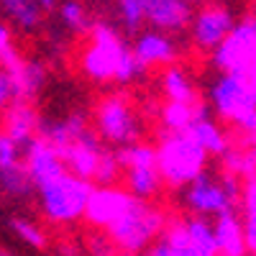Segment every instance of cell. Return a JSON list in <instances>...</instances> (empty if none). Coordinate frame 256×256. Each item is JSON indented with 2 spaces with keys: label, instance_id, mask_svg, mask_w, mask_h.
<instances>
[{
  "label": "cell",
  "instance_id": "cell-1",
  "mask_svg": "<svg viewBox=\"0 0 256 256\" xmlns=\"http://www.w3.org/2000/svg\"><path fill=\"white\" fill-rule=\"evenodd\" d=\"M84 216L95 226L105 228L123 254H141L164 228V212L159 208L118 187L92 190Z\"/></svg>",
  "mask_w": 256,
  "mask_h": 256
},
{
  "label": "cell",
  "instance_id": "cell-18",
  "mask_svg": "<svg viewBox=\"0 0 256 256\" xmlns=\"http://www.w3.org/2000/svg\"><path fill=\"white\" fill-rule=\"evenodd\" d=\"M20 84L13 74V70H8L6 64L0 67V110L8 108V105H16V100H20Z\"/></svg>",
  "mask_w": 256,
  "mask_h": 256
},
{
  "label": "cell",
  "instance_id": "cell-8",
  "mask_svg": "<svg viewBox=\"0 0 256 256\" xmlns=\"http://www.w3.org/2000/svg\"><path fill=\"white\" fill-rule=\"evenodd\" d=\"M56 152H59L64 166H67L70 172H74L77 177L88 180V182L92 184V174H95V169H98L102 154L108 152V148L100 144L98 134H92L90 128H82V131H80L70 144L59 146Z\"/></svg>",
  "mask_w": 256,
  "mask_h": 256
},
{
  "label": "cell",
  "instance_id": "cell-10",
  "mask_svg": "<svg viewBox=\"0 0 256 256\" xmlns=\"http://www.w3.org/2000/svg\"><path fill=\"white\" fill-rule=\"evenodd\" d=\"M131 52L141 67H156V64H172L180 54V44L172 34L154 28V31H141Z\"/></svg>",
  "mask_w": 256,
  "mask_h": 256
},
{
  "label": "cell",
  "instance_id": "cell-19",
  "mask_svg": "<svg viewBox=\"0 0 256 256\" xmlns=\"http://www.w3.org/2000/svg\"><path fill=\"white\" fill-rule=\"evenodd\" d=\"M10 54H13V49H10V31H8V26L0 24V59H6Z\"/></svg>",
  "mask_w": 256,
  "mask_h": 256
},
{
  "label": "cell",
  "instance_id": "cell-16",
  "mask_svg": "<svg viewBox=\"0 0 256 256\" xmlns=\"http://www.w3.org/2000/svg\"><path fill=\"white\" fill-rule=\"evenodd\" d=\"M59 16H62V26L74 31V34H82V31L90 28L88 10H84V6L80 3V0H64Z\"/></svg>",
  "mask_w": 256,
  "mask_h": 256
},
{
  "label": "cell",
  "instance_id": "cell-17",
  "mask_svg": "<svg viewBox=\"0 0 256 256\" xmlns=\"http://www.w3.org/2000/svg\"><path fill=\"white\" fill-rule=\"evenodd\" d=\"M118 3V16L123 20V28L126 31H141V26L146 24V16H144V0H116Z\"/></svg>",
  "mask_w": 256,
  "mask_h": 256
},
{
  "label": "cell",
  "instance_id": "cell-7",
  "mask_svg": "<svg viewBox=\"0 0 256 256\" xmlns=\"http://www.w3.org/2000/svg\"><path fill=\"white\" fill-rule=\"evenodd\" d=\"M0 192L13 200H26L34 192V182L28 177L24 148L8 134H0Z\"/></svg>",
  "mask_w": 256,
  "mask_h": 256
},
{
  "label": "cell",
  "instance_id": "cell-20",
  "mask_svg": "<svg viewBox=\"0 0 256 256\" xmlns=\"http://www.w3.org/2000/svg\"><path fill=\"white\" fill-rule=\"evenodd\" d=\"M38 6L44 8V10H52V8L56 6V0H38Z\"/></svg>",
  "mask_w": 256,
  "mask_h": 256
},
{
  "label": "cell",
  "instance_id": "cell-3",
  "mask_svg": "<svg viewBox=\"0 0 256 256\" xmlns=\"http://www.w3.org/2000/svg\"><path fill=\"white\" fill-rule=\"evenodd\" d=\"M34 190L38 195L41 212L52 223H74L77 218L84 216L92 184L70 172V169H62V172L46 180L34 182Z\"/></svg>",
  "mask_w": 256,
  "mask_h": 256
},
{
  "label": "cell",
  "instance_id": "cell-12",
  "mask_svg": "<svg viewBox=\"0 0 256 256\" xmlns=\"http://www.w3.org/2000/svg\"><path fill=\"white\" fill-rule=\"evenodd\" d=\"M0 8H3V13L20 31L41 28V13H44V8L38 6V0H0Z\"/></svg>",
  "mask_w": 256,
  "mask_h": 256
},
{
  "label": "cell",
  "instance_id": "cell-9",
  "mask_svg": "<svg viewBox=\"0 0 256 256\" xmlns=\"http://www.w3.org/2000/svg\"><path fill=\"white\" fill-rule=\"evenodd\" d=\"M195 6L190 0H144L146 24L166 34H182L190 28Z\"/></svg>",
  "mask_w": 256,
  "mask_h": 256
},
{
  "label": "cell",
  "instance_id": "cell-5",
  "mask_svg": "<svg viewBox=\"0 0 256 256\" xmlns=\"http://www.w3.org/2000/svg\"><path fill=\"white\" fill-rule=\"evenodd\" d=\"M120 180H126V192L138 200H152L162 190V174L156 164V148L146 144H131L118 152Z\"/></svg>",
  "mask_w": 256,
  "mask_h": 256
},
{
  "label": "cell",
  "instance_id": "cell-13",
  "mask_svg": "<svg viewBox=\"0 0 256 256\" xmlns=\"http://www.w3.org/2000/svg\"><path fill=\"white\" fill-rule=\"evenodd\" d=\"M36 116L26 108V105H20V102H16V108H13V113H10V120H8V136L20 146V148H26L34 138H36Z\"/></svg>",
  "mask_w": 256,
  "mask_h": 256
},
{
  "label": "cell",
  "instance_id": "cell-6",
  "mask_svg": "<svg viewBox=\"0 0 256 256\" xmlns=\"http://www.w3.org/2000/svg\"><path fill=\"white\" fill-rule=\"evenodd\" d=\"M95 123H98V134L120 148L138 144V138H141V123H138L136 113L131 110V105L123 98H116V95L105 98L98 105Z\"/></svg>",
  "mask_w": 256,
  "mask_h": 256
},
{
  "label": "cell",
  "instance_id": "cell-15",
  "mask_svg": "<svg viewBox=\"0 0 256 256\" xmlns=\"http://www.w3.org/2000/svg\"><path fill=\"white\" fill-rule=\"evenodd\" d=\"M8 226H10V230L16 233V236L20 238V244H26L31 248H44L46 236H44V230H41V226H36L31 218L16 216V218H10Z\"/></svg>",
  "mask_w": 256,
  "mask_h": 256
},
{
  "label": "cell",
  "instance_id": "cell-11",
  "mask_svg": "<svg viewBox=\"0 0 256 256\" xmlns=\"http://www.w3.org/2000/svg\"><path fill=\"white\" fill-rule=\"evenodd\" d=\"M162 88L166 92L169 100H177V102H190V105H195V102H202L198 98V88H195V80L190 77V72L184 67H180V64H169L164 77H162Z\"/></svg>",
  "mask_w": 256,
  "mask_h": 256
},
{
  "label": "cell",
  "instance_id": "cell-4",
  "mask_svg": "<svg viewBox=\"0 0 256 256\" xmlns=\"http://www.w3.org/2000/svg\"><path fill=\"white\" fill-rule=\"evenodd\" d=\"M205 156L208 152L187 131H166L156 146V164L162 182H166L172 190L190 182L202 169Z\"/></svg>",
  "mask_w": 256,
  "mask_h": 256
},
{
  "label": "cell",
  "instance_id": "cell-2",
  "mask_svg": "<svg viewBox=\"0 0 256 256\" xmlns=\"http://www.w3.org/2000/svg\"><path fill=\"white\" fill-rule=\"evenodd\" d=\"M82 67L98 82H105V80L131 82L144 72V67L134 56V52L108 26H95L92 44L82 56Z\"/></svg>",
  "mask_w": 256,
  "mask_h": 256
},
{
  "label": "cell",
  "instance_id": "cell-14",
  "mask_svg": "<svg viewBox=\"0 0 256 256\" xmlns=\"http://www.w3.org/2000/svg\"><path fill=\"white\" fill-rule=\"evenodd\" d=\"M6 67L13 70V74H16L18 84H20V95H24V98H28V95L41 90L44 77H46L44 64H41V62H20V59H16V62L6 64Z\"/></svg>",
  "mask_w": 256,
  "mask_h": 256
}]
</instances>
